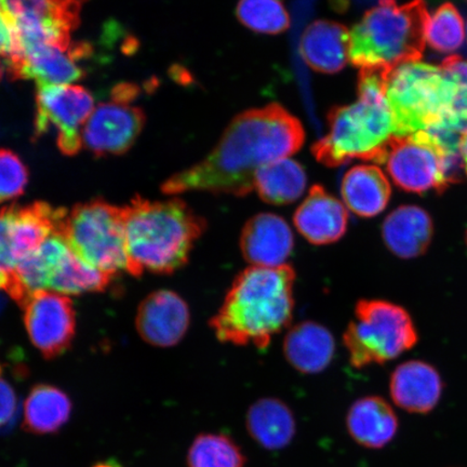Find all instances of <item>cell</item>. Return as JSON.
<instances>
[{"label": "cell", "instance_id": "6da1fadb", "mask_svg": "<svg viewBox=\"0 0 467 467\" xmlns=\"http://www.w3.org/2000/svg\"><path fill=\"white\" fill-rule=\"evenodd\" d=\"M306 133L299 119L282 105L249 109L231 122L206 159L173 174L161 186L166 195L207 192L247 196L256 171L268 162L289 159L302 148Z\"/></svg>", "mask_w": 467, "mask_h": 467}, {"label": "cell", "instance_id": "7a4b0ae2", "mask_svg": "<svg viewBox=\"0 0 467 467\" xmlns=\"http://www.w3.org/2000/svg\"><path fill=\"white\" fill-rule=\"evenodd\" d=\"M294 267L250 266L238 274L209 326L222 343L266 348L294 317Z\"/></svg>", "mask_w": 467, "mask_h": 467}, {"label": "cell", "instance_id": "3957f363", "mask_svg": "<svg viewBox=\"0 0 467 467\" xmlns=\"http://www.w3.org/2000/svg\"><path fill=\"white\" fill-rule=\"evenodd\" d=\"M128 273L171 275L186 265L207 222L188 203L173 198L151 202L133 198L124 207Z\"/></svg>", "mask_w": 467, "mask_h": 467}, {"label": "cell", "instance_id": "277c9868", "mask_svg": "<svg viewBox=\"0 0 467 467\" xmlns=\"http://www.w3.org/2000/svg\"><path fill=\"white\" fill-rule=\"evenodd\" d=\"M385 74L382 69H360L358 100L330 110L328 133L312 148L317 161L327 167L353 160L387 161L395 136L385 97Z\"/></svg>", "mask_w": 467, "mask_h": 467}, {"label": "cell", "instance_id": "5b68a950", "mask_svg": "<svg viewBox=\"0 0 467 467\" xmlns=\"http://www.w3.org/2000/svg\"><path fill=\"white\" fill-rule=\"evenodd\" d=\"M429 11L424 0H379L349 32V61L360 69L390 71L420 61Z\"/></svg>", "mask_w": 467, "mask_h": 467}, {"label": "cell", "instance_id": "8992f818", "mask_svg": "<svg viewBox=\"0 0 467 467\" xmlns=\"http://www.w3.org/2000/svg\"><path fill=\"white\" fill-rule=\"evenodd\" d=\"M384 86L395 138L433 130L451 112L454 87L441 67L401 64L385 74Z\"/></svg>", "mask_w": 467, "mask_h": 467}, {"label": "cell", "instance_id": "52a82bcc", "mask_svg": "<svg viewBox=\"0 0 467 467\" xmlns=\"http://www.w3.org/2000/svg\"><path fill=\"white\" fill-rule=\"evenodd\" d=\"M57 233L96 270L110 277L128 273L124 207L101 200L76 204Z\"/></svg>", "mask_w": 467, "mask_h": 467}, {"label": "cell", "instance_id": "ba28073f", "mask_svg": "<svg viewBox=\"0 0 467 467\" xmlns=\"http://www.w3.org/2000/svg\"><path fill=\"white\" fill-rule=\"evenodd\" d=\"M418 342L416 327L405 308L383 300H360L343 335L350 364L361 369L399 358Z\"/></svg>", "mask_w": 467, "mask_h": 467}, {"label": "cell", "instance_id": "9c48e42d", "mask_svg": "<svg viewBox=\"0 0 467 467\" xmlns=\"http://www.w3.org/2000/svg\"><path fill=\"white\" fill-rule=\"evenodd\" d=\"M385 162L394 183L416 194L445 191L463 167L462 157L449 155L424 132L394 138Z\"/></svg>", "mask_w": 467, "mask_h": 467}, {"label": "cell", "instance_id": "30bf717a", "mask_svg": "<svg viewBox=\"0 0 467 467\" xmlns=\"http://www.w3.org/2000/svg\"><path fill=\"white\" fill-rule=\"evenodd\" d=\"M66 213L43 202L0 210V291L13 294L17 266L57 233Z\"/></svg>", "mask_w": 467, "mask_h": 467}, {"label": "cell", "instance_id": "8fae6325", "mask_svg": "<svg viewBox=\"0 0 467 467\" xmlns=\"http://www.w3.org/2000/svg\"><path fill=\"white\" fill-rule=\"evenodd\" d=\"M95 109L89 91L76 85L38 87L35 137L54 127L57 146L64 155L74 156L83 148V130Z\"/></svg>", "mask_w": 467, "mask_h": 467}, {"label": "cell", "instance_id": "7c38bea8", "mask_svg": "<svg viewBox=\"0 0 467 467\" xmlns=\"http://www.w3.org/2000/svg\"><path fill=\"white\" fill-rule=\"evenodd\" d=\"M29 340L47 359L71 348L76 332V312L67 296L38 291L21 303Z\"/></svg>", "mask_w": 467, "mask_h": 467}, {"label": "cell", "instance_id": "4fadbf2b", "mask_svg": "<svg viewBox=\"0 0 467 467\" xmlns=\"http://www.w3.org/2000/svg\"><path fill=\"white\" fill-rule=\"evenodd\" d=\"M146 117L131 102L112 98L93 109L83 130V148L98 157L125 154L143 130Z\"/></svg>", "mask_w": 467, "mask_h": 467}, {"label": "cell", "instance_id": "5bb4252c", "mask_svg": "<svg viewBox=\"0 0 467 467\" xmlns=\"http://www.w3.org/2000/svg\"><path fill=\"white\" fill-rule=\"evenodd\" d=\"M89 46L72 44L37 47L23 54L10 69L13 78L32 79L37 87L72 85L84 78L79 62L90 55Z\"/></svg>", "mask_w": 467, "mask_h": 467}, {"label": "cell", "instance_id": "9a60e30c", "mask_svg": "<svg viewBox=\"0 0 467 467\" xmlns=\"http://www.w3.org/2000/svg\"><path fill=\"white\" fill-rule=\"evenodd\" d=\"M191 324L188 303L171 290L146 296L138 308L140 337L153 347L171 348L182 340Z\"/></svg>", "mask_w": 467, "mask_h": 467}, {"label": "cell", "instance_id": "2e32d148", "mask_svg": "<svg viewBox=\"0 0 467 467\" xmlns=\"http://www.w3.org/2000/svg\"><path fill=\"white\" fill-rule=\"evenodd\" d=\"M295 246L294 233L280 215L265 213L244 224L241 250L251 266L278 267L285 265Z\"/></svg>", "mask_w": 467, "mask_h": 467}, {"label": "cell", "instance_id": "e0dca14e", "mask_svg": "<svg viewBox=\"0 0 467 467\" xmlns=\"http://www.w3.org/2000/svg\"><path fill=\"white\" fill-rule=\"evenodd\" d=\"M297 232L317 246L335 244L346 235L348 213L346 204L321 185H314L294 215Z\"/></svg>", "mask_w": 467, "mask_h": 467}, {"label": "cell", "instance_id": "ac0fdd59", "mask_svg": "<svg viewBox=\"0 0 467 467\" xmlns=\"http://www.w3.org/2000/svg\"><path fill=\"white\" fill-rule=\"evenodd\" d=\"M442 379L433 366L410 360L397 367L390 377L389 392L397 407L410 413H429L442 394Z\"/></svg>", "mask_w": 467, "mask_h": 467}, {"label": "cell", "instance_id": "d6986e66", "mask_svg": "<svg viewBox=\"0 0 467 467\" xmlns=\"http://www.w3.org/2000/svg\"><path fill=\"white\" fill-rule=\"evenodd\" d=\"M300 51L314 71L336 74L349 61L348 29L335 21L317 20L302 34Z\"/></svg>", "mask_w": 467, "mask_h": 467}, {"label": "cell", "instance_id": "ffe728a7", "mask_svg": "<svg viewBox=\"0 0 467 467\" xmlns=\"http://www.w3.org/2000/svg\"><path fill=\"white\" fill-rule=\"evenodd\" d=\"M431 215L418 206H401L384 220L382 237L390 253L400 259L422 255L433 238Z\"/></svg>", "mask_w": 467, "mask_h": 467}, {"label": "cell", "instance_id": "44dd1931", "mask_svg": "<svg viewBox=\"0 0 467 467\" xmlns=\"http://www.w3.org/2000/svg\"><path fill=\"white\" fill-rule=\"evenodd\" d=\"M399 419L389 402L379 396H366L350 406L347 428L353 440L368 449H382L394 440Z\"/></svg>", "mask_w": 467, "mask_h": 467}, {"label": "cell", "instance_id": "7402d4cb", "mask_svg": "<svg viewBox=\"0 0 467 467\" xmlns=\"http://www.w3.org/2000/svg\"><path fill=\"white\" fill-rule=\"evenodd\" d=\"M335 337L315 321L297 324L288 331L284 341V353L288 363L305 375L323 372L334 359Z\"/></svg>", "mask_w": 467, "mask_h": 467}, {"label": "cell", "instance_id": "603a6c76", "mask_svg": "<svg viewBox=\"0 0 467 467\" xmlns=\"http://www.w3.org/2000/svg\"><path fill=\"white\" fill-rule=\"evenodd\" d=\"M343 203L360 218L383 213L392 195L390 184L381 169L360 165L350 168L341 183Z\"/></svg>", "mask_w": 467, "mask_h": 467}, {"label": "cell", "instance_id": "cb8c5ba5", "mask_svg": "<svg viewBox=\"0 0 467 467\" xmlns=\"http://www.w3.org/2000/svg\"><path fill=\"white\" fill-rule=\"evenodd\" d=\"M246 426L251 438L270 451L288 447L296 431L294 412L283 400L271 397L250 406Z\"/></svg>", "mask_w": 467, "mask_h": 467}, {"label": "cell", "instance_id": "d4e9b609", "mask_svg": "<svg viewBox=\"0 0 467 467\" xmlns=\"http://www.w3.org/2000/svg\"><path fill=\"white\" fill-rule=\"evenodd\" d=\"M307 177L299 162L283 159L268 162L255 173L254 191L261 200L275 206L296 202L305 194Z\"/></svg>", "mask_w": 467, "mask_h": 467}, {"label": "cell", "instance_id": "484cf974", "mask_svg": "<svg viewBox=\"0 0 467 467\" xmlns=\"http://www.w3.org/2000/svg\"><path fill=\"white\" fill-rule=\"evenodd\" d=\"M71 412V400L63 390L40 384L29 392L25 402L23 426L34 434L56 433L67 423Z\"/></svg>", "mask_w": 467, "mask_h": 467}, {"label": "cell", "instance_id": "4316f807", "mask_svg": "<svg viewBox=\"0 0 467 467\" xmlns=\"http://www.w3.org/2000/svg\"><path fill=\"white\" fill-rule=\"evenodd\" d=\"M112 280L113 277L87 265L71 248L58 265L49 291L67 296L95 294L107 290Z\"/></svg>", "mask_w": 467, "mask_h": 467}, {"label": "cell", "instance_id": "83f0119b", "mask_svg": "<svg viewBox=\"0 0 467 467\" xmlns=\"http://www.w3.org/2000/svg\"><path fill=\"white\" fill-rule=\"evenodd\" d=\"M441 67L454 87V99L451 112L436 130L442 136L462 140L467 133V60L451 56Z\"/></svg>", "mask_w": 467, "mask_h": 467}, {"label": "cell", "instance_id": "f1b7e54d", "mask_svg": "<svg viewBox=\"0 0 467 467\" xmlns=\"http://www.w3.org/2000/svg\"><path fill=\"white\" fill-rule=\"evenodd\" d=\"M188 462L189 467H244L246 457L230 437L202 434L192 443Z\"/></svg>", "mask_w": 467, "mask_h": 467}, {"label": "cell", "instance_id": "f546056e", "mask_svg": "<svg viewBox=\"0 0 467 467\" xmlns=\"http://www.w3.org/2000/svg\"><path fill=\"white\" fill-rule=\"evenodd\" d=\"M465 38L463 17L452 4H443L429 16L425 44L441 54H451L462 46Z\"/></svg>", "mask_w": 467, "mask_h": 467}, {"label": "cell", "instance_id": "4dcf8cb0", "mask_svg": "<svg viewBox=\"0 0 467 467\" xmlns=\"http://www.w3.org/2000/svg\"><path fill=\"white\" fill-rule=\"evenodd\" d=\"M236 16L251 31L277 35L288 29L290 17L280 0H239Z\"/></svg>", "mask_w": 467, "mask_h": 467}, {"label": "cell", "instance_id": "1f68e13d", "mask_svg": "<svg viewBox=\"0 0 467 467\" xmlns=\"http://www.w3.org/2000/svg\"><path fill=\"white\" fill-rule=\"evenodd\" d=\"M28 171L19 156L9 150H0V204L25 194Z\"/></svg>", "mask_w": 467, "mask_h": 467}, {"label": "cell", "instance_id": "d6a6232c", "mask_svg": "<svg viewBox=\"0 0 467 467\" xmlns=\"http://www.w3.org/2000/svg\"><path fill=\"white\" fill-rule=\"evenodd\" d=\"M17 397L16 390L3 376L0 368V426L8 424L16 416Z\"/></svg>", "mask_w": 467, "mask_h": 467}, {"label": "cell", "instance_id": "836d02e7", "mask_svg": "<svg viewBox=\"0 0 467 467\" xmlns=\"http://www.w3.org/2000/svg\"><path fill=\"white\" fill-rule=\"evenodd\" d=\"M460 153L461 157H462L463 167L465 168V171L467 173V133L463 137L462 141H461Z\"/></svg>", "mask_w": 467, "mask_h": 467}, {"label": "cell", "instance_id": "e575fe53", "mask_svg": "<svg viewBox=\"0 0 467 467\" xmlns=\"http://www.w3.org/2000/svg\"><path fill=\"white\" fill-rule=\"evenodd\" d=\"M4 306H5V299L2 296H0V312L3 311Z\"/></svg>", "mask_w": 467, "mask_h": 467}, {"label": "cell", "instance_id": "d590c367", "mask_svg": "<svg viewBox=\"0 0 467 467\" xmlns=\"http://www.w3.org/2000/svg\"><path fill=\"white\" fill-rule=\"evenodd\" d=\"M98 467H119V466H115L114 464L110 463V464H103V465L98 466Z\"/></svg>", "mask_w": 467, "mask_h": 467}, {"label": "cell", "instance_id": "8d00e7d4", "mask_svg": "<svg viewBox=\"0 0 467 467\" xmlns=\"http://www.w3.org/2000/svg\"><path fill=\"white\" fill-rule=\"evenodd\" d=\"M3 13V3L2 0H0V14Z\"/></svg>", "mask_w": 467, "mask_h": 467}, {"label": "cell", "instance_id": "74e56055", "mask_svg": "<svg viewBox=\"0 0 467 467\" xmlns=\"http://www.w3.org/2000/svg\"><path fill=\"white\" fill-rule=\"evenodd\" d=\"M466 246H467V231H466Z\"/></svg>", "mask_w": 467, "mask_h": 467}]
</instances>
